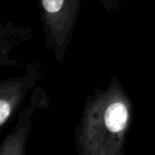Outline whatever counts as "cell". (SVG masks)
I'll return each instance as SVG.
<instances>
[{"mask_svg":"<svg viewBox=\"0 0 155 155\" xmlns=\"http://www.w3.org/2000/svg\"><path fill=\"white\" fill-rule=\"evenodd\" d=\"M43 73L38 63L29 65L27 73L22 77L10 78L0 84V125L5 124L13 117L22 103L28 91L34 86L35 82Z\"/></svg>","mask_w":155,"mask_h":155,"instance_id":"obj_3","label":"cell"},{"mask_svg":"<svg viewBox=\"0 0 155 155\" xmlns=\"http://www.w3.org/2000/svg\"><path fill=\"white\" fill-rule=\"evenodd\" d=\"M47 99L43 89H36L35 94L31 97L29 105L21 112L19 116V123L15 127L14 131L8 135L7 139L2 143L1 154H24V146L30 132V118L37 107L44 104V100Z\"/></svg>","mask_w":155,"mask_h":155,"instance_id":"obj_4","label":"cell"},{"mask_svg":"<svg viewBox=\"0 0 155 155\" xmlns=\"http://www.w3.org/2000/svg\"><path fill=\"white\" fill-rule=\"evenodd\" d=\"M81 0H38L48 45L58 61L68 46Z\"/></svg>","mask_w":155,"mask_h":155,"instance_id":"obj_2","label":"cell"},{"mask_svg":"<svg viewBox=\"0 0 155 155\" xmlns=\"http://www.w3.org/2000/svg\"><path fill=\"white\" fill-rule=\"evenodd\" d=\"M132 117V102L120 83L114 79L103 91L91 96L75 131L80 154L119 155Z\"/></svg>","mask_w":155,"mask_h":155,"instance_id":"obj_1","label":"cell"}]
</instances>
